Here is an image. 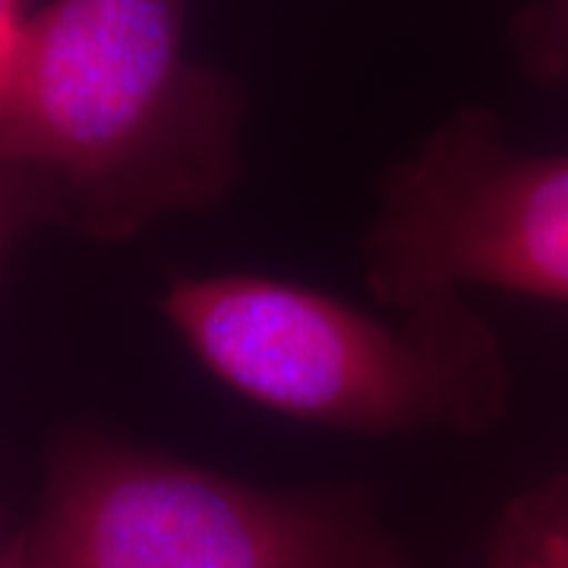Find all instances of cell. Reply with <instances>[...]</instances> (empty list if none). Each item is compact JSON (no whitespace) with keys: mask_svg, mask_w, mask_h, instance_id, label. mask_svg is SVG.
Returning <instances> with one entry per match:
<instances>
[{"mask_svg":"<svg viewBox=\"0 0 568 568\" xmlns=\"http://www.w3.org/2000/svg\"><path fill=\"white\" fill-rule=\"evenodd\" d=\"M186 0H54L26 20L0 92V164L39 174L61 224L126 241L224 200L241 104L186 61Z\"/></svg>","mask_w":568,"mask_h":568,"instance_id":"cell-1","label":"cell"},{"mask_svg":"<svg viewBox=\"0 0 568 568\" xmlns=\"http://www.w3.org/2000/svg\"><path fill=\"white\" fill-rule=\"evenodd\" d=\"M164 313L222 383L297 420L357 429H484L508 395L503 347L458 294L383 323L301 284L183 278Z\"/></svg>","mask_w":568,"mask_h":568,"instance_id":"cell-2","label":"cell"},{"mask_svg":"<svg viewBox=\"0 0 568 568\" xmlns=\"http://www.w3.org/2000/svg\"><path fill=\"white\" fill-rule=\"evenodd\" d=\"M17 568H410L338 493H265L102 436L51 458Z\"/></svg>","mask_w":568,"mask_h":568,"instance_id":"cell-3","label":"cell"},{"mask_svg":"<svg viewBox=\"0 0 568 568\" xmlns=\"http://www.w3.org/2000/svg\"><path fill=\"white\" fill-rule=\"evenodd\" d=\"M366 284L402 310L465 284L568 301V155H515L484 114L443 126L383 178Z\"/></svg>","mask_w":568,"mask_h":568,"instance_id":"cell-4","label":"cell"},{"mask_svg":"<svg viewBox=\"0 0 568 568\" xmlns=\"http://www.w3.org/2000/svg\"><path fill=\"white\" fill-rule=\"evenodd\" d=\"M503 552L508 568H568V484L549 487L515 511Z\"/></svg>","mask_w":568,"mask_h":568,"instance_id":"cell-5","label":"cell"},{"mask_svg":"<svg viewBox=\"0 0 568 568\" xmlns=\"http://www.w3.org/2000/svg\"><path fill=\"white\" fill-rule=\"evenodd\" d=\"M44 224H61L54 190L32 171L0 164V268L10 253Z\"/></svg>","mask_w":568,"mask_h":568,"instance_id":"cell-6","label":"cell"},{"mask_svg":"<svg viewBox=\"0 0 568 568\" xmlns=\"http://www.w3.org/2000/svg\"><path fill=\"white\" fill-rule=\"evenodd\" d=\"M26 17H22V0H0V92L10 73L13 54L20 48Z\"/></svg>","mask_w":568,"mask_h":568,"instance_id":"cell-7","label":"cell"},{"mask_svg":"<svg viewBox=\"0 0 568 568\" xmlns=\"http://www.w3.org/2000/svg\"><path fill=\"white\" fill-rule=\"evenodd\" d=\"M0 568H17V562H13V556H10V552H3V556H0Z\"/></svg>","mask_w":568,"mask_h":568,"instance_id":"cell-8","label":"cell"},{"mask_svg":"<svg viewBox=\"0 0 568 568\" xmlns=\"http://www.w3.org/2000/svg\"><path fill=\"white\" fill-rule=\"evenodd\" d=\"M547 568H562V566H547Z\"/></svg>","mask_w":568,"mask_h":568,"instance_id":"cell-9","label":"cell"}]
</instances>
